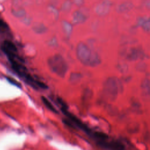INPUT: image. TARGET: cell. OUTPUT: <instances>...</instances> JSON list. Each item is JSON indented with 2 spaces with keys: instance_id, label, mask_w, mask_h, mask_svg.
<instances>
[{
  "instance_id": "6da1fadb",
  "label": "cell",
  "mask_w": 150,
  "mask_h": 150,
  "mask_svg": "<svg viewBox=\"0 0 150 150\" xmlns=\"http://www.w3.org/2000/svg\"><path fill=\"white\" fill-rule=\"evenodd\" d=\"M50 67L53 71L60 76H63L67 70L65 61L60 56H55L50 59L49 62Z\"/></svg>"
},
{
  "instance_id": "5b68a950",
  "label": "cell",
  "mask_w": 150,
  "mask_h": 150,
  "mask_svg": "<svg viewBox=\"0 0 150 150\" xmlns=\"http://www.w3.org/2000/svg\"><path fill=\"white\" fill-rule=\"evenodd\" d=\"M41 98H42V100L43 104L46 105V107L48 109H49L50 111H52L53 112H55V113L57 112V111L56 109L55 108V107L53 105V104L51 103V102L47 98H46L44 96H42L41 97Z\"/></svg>"
},
{
  "instance_id": "52a82bcc",
  "label": "cell",
  "mask_w": 150,
  "mask_h": 150,
  "mask_svg": "<svg viewBox=\"0 0 150 150\" xmlns=\"http://www.w3.org/2000/svg\"><path fill=\"white\" fill-rule=\"evenodd\" d=\"M8 29V25L0 18V33L6 32Z\"/></svg>"
},
{
  "instance_id": "277c9868",
  "label": "cell",
  "mask_w": 150,
  "mask_h": 150,
  "mask_svg": "<svg viewBox=\"0 0 150 150\" xmlns=\"http://www.w3.org/2000/svg\"><path fill=\"white\" fill-rule=\"evenodd\" d=\"M2 48L4 52L6 54V55L16 53L17 49L16 46L14 45L13 43H12L10 41H8V40L4 41L2 44Z\"/></svg>"
},
{
  "instance_id": "7a4b0ae2",
  "label": "cell",
  "mask_w": 150,
  "mask_h": 150,
  "mask_svg": "<svg viewBox=\"0 0 150 150\" xmlns=\"http://www.w3.org/2000/svg\"><path fill=\"white\" fill-rule=\"evenodd\" d=\"M62 110L64 112V114L69 118V120L71 121V122H73L74 124V125H77V127H79L80 128H81V129H83L87 133H89V134L91 133V130L90 129V128H88L87 125H86L84 124H83L76 116L73 115L72 114L68 112L67 111V109H62Z\"/></svg>"
},
{
  "instance_id": "8992f818",
  "label": "cell",
  "mask_w": 150,
  "mask_h": 150,
  "mask_svg": "<svg viewBox=\"0 0 150 150\" xmlns=\"http://www.w3.org/2000/svg\"><path fill=\"white\" fill-rule=\"evenodd\" d=\"M93 135L96 138L98 139L99 140V141H106L108 137V135H106L105 134H104L103 132H94L93 133Z\"/></svg>"
},
{
  "instance_id": "3957f363",
  "label": "cell",
  "mask_w": 150,
  "mask_h": 150,
  "mask_svg": "<svg viewBox=\"0 0 150 150\" xmlns=\"http://www.w3.org/2000/svg\"><path fill=\"white\" fill-rule=\"evenodd\" d=\"M98 143L103 146L108 148L111 150H124V145L118 141H113L110 142H107L105 141H99Z\"/></svg>"
},
{
  "instance_id": "ba28073f",
  "label": "cell",
  "mask_w": 150,
  "mask_h": 150,
  "mask_svg": "<svg viewBox=\"0 0 150 150\" xmlns=\"http://www.w3.org/2000/svg\"><path fill=\"white\" fill-rule=\"evenodd\" d=\"M7 80L9 81V82L10 83H11V84H13V85H15L17 87H21V84L17 81H16L15 80H14L12 78H7Z\"/></svg>"
}]
</instances>
